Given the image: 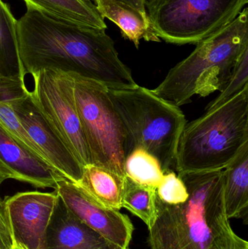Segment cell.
<instances>
[{"instance_id":"19","label":"cell","mask_w":248,"mask_h":249,"mask_svg":"<svg viewBox=\"0 0 248 249\" xmlns=\"http://www.w3.org/2000/svg\"><path fill=\"white\" fill-rule=\"evenodd\" d=\"M122 205V208L141 219L148 230L155 223L157 217L155 189L141 185L125 177Z\"/></svg>"},{"instance_id":"5","label":"cell","mask_w":248,"mask_h":249,"mask_svg":"<svg viewBox=\"0 0 248 249\" xmlns=\"http://www.w3.org/2000/svg\"><path fill=\"white\" fill-rule=\"evenodd\" d=\"M109 95L125 129V158L134 149H145L164 172L176 169L178 144L186 124L180 108L139 86L109 89Z\"/></svg>"},{"instance_id":"14","label":"cell","mask_w":248,"mask_h":249,"mask_svg":"<svg viewBox=\"0 0 248 249\" xmlns=\"http://www.w3.org/2000/svg\"><path fill=\"white\" fill-rule=\"evenodd\" d=\"M95 5L103 18L115 23L125 39L138 48L141 39L147 42H161L152 27L148 16L122 1L116 0H97Z\"/></svg>"},{"instance_id":"17","label":"cell","mask_w":248,"mask_h":249,"mask_svg":"<svg viewBox=\"0 0 248 249\" xmlns=\"http://www.w3.org/2000/svg\"><path fill=\"white\" fill-rule=\"evenodd\" d=\"M26 75L19 56L17 20L0 0V77L26 83Z\"/></svg>"},{"instance_id":"12","label":"cell","mask_w":248,"mask_h":249,"mask_svg":"<svg viewBox=\"0 0 248 249\" xmlns=\"http://www.w3.org/2000/svg\"><path fill=\"white\" fill-rule=\"evenodd\" d=\"M46 249H122L76 218L58 197L46 232Z\"/></svg>"},{"instance_id":"3","label":"cell","mask_w":248,"mask_h":249,"mask_svg":"<svg viewBox=\"0 0 248 249\" xmlns=\"http://www.w3.org/2000/svg\"><path fill=\"white\" fill-rule=\"evenodd\" d=\"M248 48V9L230 24L197 43L195 51L176 64L153 93L176 107L222 91L240 57Z\"/></svg>"},{"instance_id":"9","label":"cell","mask_w":248,"mask_h":249,"mask_svg":"<svg viewBox=\"0 0 248 249\" xmlns=\"http://www.w3.org/2000/svg\"><path fill=\"white\" fill-rule=\"evenodd\" d=\"M58 200L56 192L17 193L3 200L13 239L29 249H46V232Z\"/></svg>"},{"instance_id":"29","label":"cell","mask_w":248,"mask_h":249,"mask_svg":"<svg viewBox=\"0 0 248 249\" xmlns=\"http://www.w3.org/2000/svg\"><path fill=\"white\" fill-rule=\"evenodd\" d=\"M82 1H86V2H90V1H91V0H82Z\"/></svg>"},{"instance_id":"28","label":"cell","mask_w":248,"mask_h":249,"mask_svg":"<svg viewBox=\"0 0 248 249\" xmlns=\"http://www.w3.org/2000/svg\"><path fill=\"white\" fill-rule=\"evenodd\" d=\"M9 249H29L24 244L20 243V241L16 239H13L12 241V245Z\"/></svg>"},{"instance_id":"13","label":"cell","mask_w":248,"mask_h":249,"mask_svg":"<svg viewBox=\"0 0 248 249\" xmlns=\"http://www.w3.org/2000/svg\"><path fill=\"white\" fill-rule=\"evenodd\" d=\"M0 160L18 177V181L36 188H53L64 177L46 162L15 142L0 126Z\"/></svg>"},{"instance_id":"23","label":"cell","mask_w":248,"mask_h":249,"mask_svg":"<svg viewBox=\"0 0 248 249\" xmlns=\"http://www.w3.org/2000/svg\"><path fill=\"white\" fill-rule=\"evenodd\" d=\"M156 194L161 201L168 205L184 203L189 196L183 180L173 170L164 172L163 178L156 189Z\"/></svg>"},{"instance_id":"8","label":"cell","mask_w":248,"mask_h":249,"mask_svg":"<svg viewBox=\"0 0 248 249\" xmlns=\"http://www.w3.org/2000/svg\"><path fill=\"white\" fill-rule=\"evenodd\" d=\"M29 96L54 131L82 166L92 164L74 100L71 76L61 70H39L32 74Z\"/></svg>"},{"instance_id":"6","label":"cell","mask_w":248,"mask_h":249,"mask_svg":"<svg viewBox=\"0 0 248 249\" xmlns=\"http://www.w3.org/2000/svg\"><path fill=\"white\" fill-rule=\"evenodd\" d=\"M68 74L72 79L76 107L92 165L126 177V135L109 97V89L95 80L74 73Z\"/></svg>"},{"instance_id":"25","label":"cell","mask_w":248,"mask_h":249,"mask_svg":"<svg viewBox=\"0 0 248 249\" xmlns=\"http://www.w3.org/2000/svg\"><path fill=\"white\" fill-rule=\"evenodd\" d=\"M29 91L26 83L15 80H4L0 77V101L10 102L21 97Z\"/></svg>"},{"instance_id":"10","label":"cell","mask_w":248,"mask_h":249,"mask_svg":"<svg viewBox=\"0 0 248 249\" xmlns=\"http://www.w3.org/2000/svg\"><path fill=\"white\" fill-rule=\"evenodd\" d=\"M8 103L50 168L68 181L77 183L83 167L35 106L29 90Z\"/></svg>"},{"instance_id":"18","label":"cell","mask_w":248,"mask_h":249,"mask_svg":"<svg viewBox=\"0 0 248 249\" xmlns=\"http://www.w3.org/2000/svg\"><path fill=\"white\" fill-rule=\"evenodd\" d=\"M40 11L60 20L106 30L104 18L92 1L82 0H24Z\"/></svg>"},{"instance_id":"24","label":"cell","mask_w":248,"mask_h":249,"mask_svg":"<svg viewBox=\"0 0 248 249\" xmlns=\"http://www.w3.org/2000/svg\"><path fill=\"white\" fill-rule=\"evenodd\" d=\"M7 179L18 181L17 176L9 168L4 162L0 160V187ZM11 231L6 218L4 203L0 196V249H9L12 245Z\"/></svg>"},{"instance_id":"7","label":"cell","mask_w":248,"mask_h":249,"mask_svg":"<svg viewBox=\"0 0 248 249\" xmlns=\"http://www.w3.org/2000/svg\"><path fill=\"white\" fill-rule=\"evenodd\" d=\"M248 0H146L154 33L176 45L197 44L225 27Z\"/></svg>"},{"instance_id":"27","label":"cell","mask_w":248,"mask_h":249,"mask_svg":"<svg viewBox=\"0 0 248 249\" xmlns=\"http://www.w3.org/2000/svg\"><path fill=\"white\" fill-rule=\"evenodd\" d=\"M95 1L97 0H94ZM116 1H122L131 7L138 10L141 13L147 14V10H146V0H116Z\"/></svg>"},{"instance_id":"1","label":"cell","mask_w":248,"mask_h":249,"mask_svg":"<svg viewBox=\"0 0 248 249\" xmlns=\"http://www.w3.org/2000/svg\"><path fill=\"white\" fill-rule=\"evenodd\" d=\"M17 20L19 56L26 74L61 70L101 83L112 90L138 86L106 30L60 20L26 4Z\"/></svg>"},{"instance_id":"26","label":"cell","mask_w":248,"mask_h":249,"mask_svg":"<svg viewBox=\"0 0 248 249\" xmlns=\"http://www.w3.org/2000/svg\"><path fill=\"white\" fill-rule=\"evenodd\" d=\"M218 249H248V243L234 232L230 239Z\"/></svg>"},{"instance_id":"15","label":"cell","mask_w":248,"mask_h":249,"mask_svg":"<svg viewBox=\"0 0 248 249\" xmlns=\"http://www.w3.org/2000/svg\"><path fill=\"white\" fill-rule=\"evenodd\" d=\"M125 179L110 170L90 164L83 167L81 178L73 184L100 206L120 211Z\"/></svg>"},{"instance_id":"11","label":"cell","mask_w":248,"mask_h":249,"mask_svg":"<svg viewBox=\"0 0 248 249\" xmlns=\"http://www.w3.org/2000/svg\"><path fill=\"white\" fill-rule=\"evenodd\" d=\"M55 191L66 207L84 225L122 249H130L134 227L120 211L100 206L65 178L57 182Z\"/></svg>"},{"instance_id":"22","label":"cell","mask_w":248,"mask_h":249,"mask_svg":"<svg viewBox=\"0 0 248 249\" xmlns=\"http://www.w3.org/2000/svg\"><path fill=\"white\" fill-rule=\"evenodd\" d=\"M248 87V48L239 58L233 70L230 80L221 91L219 96L215 98L207 106L206 110L215 109L227 103L234 96Z\"/></svg>"},{"instance_id":"21","label":"cell","mask_w":248,"mask_h":249,"mask_svg":"<svg viewBox=\"0 0 248 249\" xmlns=\"http://www.w3.org/2000/svg\"><path fill=\"white\" fill-rule=\"evenodd\" d=\"M0 126L23 149L48 164L36 143L31 139L26 129L17 119L10 104L1 101H0Z\"/></svg>"},{"instance_id":"20","label":"cell","mask_w":248,"mask_h":249,"mask_svg":"<svg viewBox=\"0 0 248 249\" xmlns=\"http://www.w3.org/2000/svg\"><path fill=\"white\" fill-rule=\"evenodd\" d=\"M125 172L135 182L155 190L164 175L158 160L143 149H134L126 157Z\"/></svg>"},{"instance_id":"4","label":"cell","mask_w":248,"mask_h":249,"mask_svg":"<svg viewBox=\"0 0 248 249\" xmlns=\"http://www.w3.org/2000/svg\"><path fill=\"white\" fill-rule=\"evenodd\" d=\"M248 143V87L185 124L178 144V174L223 170Z\"/></svg>"},{"instance_id":"2","label":"cell","mask_w":248,"mask_h":249,"mask_svg":"<svg viewBox=\"0 0 248 249\" xmlns=\"http://www.w3.org/2000/svg\"><path fill=\"white\" fill-rule=\"evenodd\" d=\"M189 196L168 205L156 194L157 217L149 229L151 249H218L234 233L226 213L223 170L183 173Z\"/></svg>"},{"instance_id":"16","label":"cell","mask_w":248,"mask_h":249,"mask_svg":"<svg viewBox=\"0 0 248 249\" xmlns=\"http://www.w3.org/2000/svg\"><path fill=\"white\" fill-rule=\"evenodd\" d=\"M224 171V196L229 219H241L248 224V143Z\"/></svg>"}]
</instances>
